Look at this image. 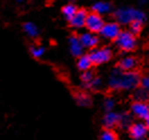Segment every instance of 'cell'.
<instances>
[{
    "instance_id": "11",
    "label": "cell",
    "mask_w": 149,
    "mask_h": 140,
    "mask_svg": "<svg viewBox=\"0 0 149 140\" xmlns=\"http://www.w3.org/2000/svg\"><path fill=\"white\" fill-rule=\"evenodd\" d=\"M91 9H92L91 11L96 13L101 16L109 15L113 11V3L111 1H106V0H96L92 3Z\"/></svg>"
},
{
    "instance_id": "21",
    "label": "cell",
    "mask_w": 149,
    "mask_h": 140,
    "mask_svg": "<svg viewBox=\"0 0 149 140\" xmlns=\"http://www.w3.org/2000/svg\"><path fill=\"white\" fill-rule=\"evenodd\" d=\"M77 10H78V7L74 3H65V6L61 8V14L65 17V20L69 22L70 19L72 18V16L76 14Z\"/></svg>"
},
{
    "instance_id": "2",
    "label": "cell",
    "mask_w": 149,
    "mask_h": 140,
    "mask_svg": "<svg viewBox=\"0 0 149 140\" xmlns=\"http://www.w3.org/2000/svg\"><path fill=\"white\" fill-rule=\"evenodd\" d=\"M113 20L119 23L120 25H130L132 22H140L145 24L147 22V14L140 8L132 6H121L112 11Z\"/></svg>"
},
{
    "instance_id": "18",
    "label": "cell",
    "mask_w": 149,
    "mask_h": 140,
    "mask_svg": "<svg viewBox=\"0 0 149 140\" xmlns=\"http://www.w3.org/2000/svg\"><path fill=\"white\" fill-rule=\"evenodd\" d=\"M132 123H133V115L130 113V111L120 112V121H119L118 128L123 129V130H128Z\"/></svg>"
},
{
    "instance_id": "1",
    "label": "cell",
    "mask_w": 149,
    "mask_h": 140,
    "mask_svg": "<svg viewBox=\"0 0 149 140\" xmlns=\"http://www.w3.org/2000/svg\"><path fill=\"white\" fill-rule=\"evenodd\" d=\"M141 75L139 71H122L114 67L107 77V87L114 92H131L140 86Z\"/></svg>"
},
{
    "instance_id": "27",
    "label": "cell",
    "mask_w": 149,
    "mask_h": 140,
    "mask_svg": "<svg viewBox=\"0 0 149 140\" xmlns=\"http://www.w3.org/2000/svg\"><path fill=\"white\" fill-rule=\"evenodd\" d=\"M140 87L145 88L147 92H149V72L147 75L141 76V79H140Z\"/></svg>"
},
{
    "instance_id": "22",
    "label": "cell",
    "mask_w": 149,
    "mask_h": 140,
    "mask_svg": "<svg viewBox=\"0 0 149 140\" xmlns=\"http://www.w3.org/2000/svg\"><path fill=\"white\" fill-rule=\"evenodd\" d=\"M29 50V53L31 56H33L34 59H42L44 54H45V47L43 45H38V44H35V45H29L28 47Z\"/></svg>"
},
{
    "instance_id": "14",
    "label": "cell",
    "mask_w": 149,
    "mask_h": 140,
    "mask_svg": "<svg viewBox=\"0 0 149 140\" xmlns=\"http://www.w3.org/2000/svg\"><path fill=\"white\" fill-rule=\"evenodd\" d=\"M120 121V112H106L103 116V127L104 129H115L119 125Z\"/></svg>"
},
{
    "instance_id": "25",
    "label": "cell",
    "mask_w": 149,
    "mask_h": 140,
    "mask_svg": "<svg viewBox=\"0 0 149 140\" xmlns=\"http://www.w3.org/2000/svg\"><path fill=\"white\" fill-rule=\"evenodd\" d=\"M142 29H143V24L142 23H140V22H132L129 25V29L128 31H130L133 35L137 36L138 34H140L142 32Z\"/></svg>"
},
{
    "instance_id": "7",
    "label": "cell",
    "mask_w": 149,
    "mask_h": 140,
    "mask_svg": "<svg viewBox=\"0 0 149 140\" xmlns=\"http://www.w3.org/2000/svg\"><path fill=\"white\" fill-rule=\"evenodd\" d=\"M79 36V41L81 43V45L85 50H93L96 47L100 45V42H101V38L98 36V34H95V33H91V32H84L81 33Z\"/></svg>"
},
{
    "instance_id": "30",
    "label": "cell",
    "mask_w": 149,
    "mask_h": 140,
    "mask_svg": "<svg viewBox=\"0 0 149 140\" xmlns=\"http://www.w3.org/2000/svg\"><path fill=\"white\" fill-rule=\"evenodd\" d=\"M143 122H145V124H146V127H147V129H148V131H149V116Z\"/></svg>"
},
{
    "instance_id": "4",
    "label": "cell",
    "mask_w": 149,
    "mask_h": 140,
    "mask_svg": "<svg viewBox=\"0 0 149 140\" xmlns=\"http://www.w3.org/2000/svg\"><path fill=\"white\" fill-rule=\"evenodd\" d=\"M88 56L92 60L93 65H106L113 59V50L109 45H102V47L98 45L93 50H91Z\"/></svg>"
},
{
    "instance_id": "31",
    "label": "cell",
    "mask_w": 149,
    "mask_h": 140,
    "mask_svg": "<svg viewBox=\"0 0 149 140\" xmlns=\"http://www.w3.org/2000/svg\"><path fill=\"white\" fill-rule=\"evenodd\" d=\"M63 1H65L67 3H74L77 0H63Z\"/></svg>"
},
{
    "instance_id": "10",
    "label": "cell",
    "mask_w": 149,
    "mask_h": 140,
    "mask_svg": "<svg viewBox=\"0 0 149 140\" xmlns=\"http://www.w3.org/2000/svg\"><path fill=\"white\" fill-rule=\"evenodd\" d=\"M139 65V60L134 56H124L119 60L116 67L122 71H133Z\"/></svg>"
},
{
    "instance_id": "23",
    "label": "cell",
    "mask_w": 149,
    "mask_h": 140,
    "mask_svg": "<svg viewBox=\"0 0 149 140\" xmlns=\"http://www.w3.org/2000/svg\"><path fill=\"white\" fill-rule=\"evenodd\" d=\"M100 140H120V138L114 129H103L100 134Z\"/></svg>"
},
{
    "instance_id": "13",
    "label": "cell",
    "mask_w": 149,
    "mask_h": 140,
    "mask_svg": "<svg viewBox=\"0 0 149 140\" xmlns=\"http://www.w3.org/2000/svg\"><path fill=\"white\" fill-rule=\"evenodd\" d=\"M68 44H69V52L70 54L74 58H78L81 54H84L85 49L83 47L80 41H79V36L76 35V34H72L68 38Z\"/></svg>"
},
{
    "instance_id": "15",
    "label": "cell",
    "mask_w": 149,
    "mask_h": 140,
    "mask_svg": "<svg viewBox=\"0 0 149 140\" xmlns=\"http://www.w3.org/2000/svg\"><path fill=\"white\" fill-rule=\"evenodd\" d=\"M74 100L79 107H89L93 104V97L87 91H78L74 94Z\"/></svg>"
},
{
    "instance_id": "32",
    "label": "cell",
    "mask_w": 149,
    "mask_h": 140,
    "mask_svg": "<svg viewBox=\"0 0 149 140\" xmlns=\"http://www.w3.org/2000/svg\"><path fill=\"white\" fill-rule=\"evenodd\" d=\"M130 140H142V139H130Z\"/></svg>"
},
{
    "instance_id": "17",
    "label": "cell",
    "mask_w": 149,
    "mask_h": 140,
    "mask_svg": "<svg viewBox=\"0 0 149 140\" xmlns=\"http://www.w3.org/2000/svg\"><path fill=\"white\" fill-rule=\"evenodd\" d=\"M93 67L92 63V60L88 56V53H84L80 56L77 58V68L83 72V71H87V70H91Z\"/></svg>"
},
{
    "instance_id": "24",
    "label": "cell",
    "mask_w": 149,
    "mask_h": 140,
    "mask_svg": "<svg viewBox=\"0 0 149 140\" xmlns=\"http://www.w3.org/2000/svg\"><path fill=\"white\" fill-rule=\"evenodd\" d=\"M116 103H115V100L111 97V96H107L103 100V110L106 112H112L114 111V107H115Z\"/></svg>"
},
{
    "instance_id": "9",
    "label": "cell",
    "mask_w": 149,
    "mask_h": 140,
    "mask_svg": "<svg viewBox=\"0 0 149 140\" xmlns=\"http://www.w3.org/2000/svg\"><path fill=\"white\" fill-rule=\"evenodd\" d=\"M129 136L131 137V139H142L145 140V138L148 134V129L145 124V122H133L129 127L128 129Z\"/></svg>"
},
{
    "instance_id": "3",
    "label": "cell",
    "mask_w": 149,
    "mask_h": 140,
    "mask_svg": "<svg viewBox=\"0 0 149 140\" xmlns=\"http://www.w3.org/2000/svg\"><path fill=\"white\" fill-rule=\"evenodd\" d=\"M114 43H115L116 47L124 53H130L132 51H134L138 47L137 36L133 35L128 29H122L119 36L115 38Z\"/></svg>"
},
{
    "instance_id": "20",
    "label": "cell",
    "mask_w": 149,
    "mask_h": 140,
    "mask_svg": "<svg viewBox=\"0 0 149 140\" xmlns=\"http://www.w3.org/2000/svg\"><path fill=\"white\" fill-rule=\"evenodd\" d=\"M103 79L100 77V76H95L93 79L88 83V84L86 85H83V87H84L86 91H91V92H97V91H100L101 88L103 87Z\"/></svg>"
},
{
    "instance_id": "34",
    "label": "cell",
    "mask_w": 149,
    "mask_h": 140,
    "mask_svg": "<svg viewBox=\"0 0 149 140\" xmlns=\"http://www.w3.org/2000/svg\"><path fill=\"white\" fill-rule=\"evenodd\" d=\"M148 51H149V49H148Z\"/></svg>"
},
{
    "instance_id": "8",
    "label": "cell",
    "mask_w": 149,
    "mask_h": 140,
    "mask_svg": "<svg viewBox=\"0 0 149 140\" xmlns=\"http://www.w3.org/2000/svg\"><path fill=\"white\" fill-rule=\"evenodd\" d=\"M130 113L134 118L145 121L149 116V103L132 101L130 105Z\"/></svg>"
},
{
    "instance_id": "28",
    "label": "cell",
    "mask_w": 149,
    "mask_h": 140,
    "mask_svg": "<svg viewBox=\"0 0 149 140\" xmlns=\"http://www.w3.org/2000/svg\"><path fill=\"white\" fill-rule=\"evenodd\" d=\"M149 0H138V3H139L140 6H146L147 3H148Z\"/></svg>"
},
{
    "instance_id": "6",
    "label": "cell",
    "mask_w": 149,
    "mask_h": 140,
    "mask_svg": "<svg viewBox=\"0 0 149 140\" xmlns=\"http://www.w3.org/2000/svg\"><path fill=\"white\" fill-rule=\"evenodd\" d=\"M104 24H105V19H104L103 16L96 14V13H93V11L87 14L86 22H85V28L88 32L98 34Z\"/></svg>"
},
{
    "instance_id": "26",
    "label": "cell",
    "mask_w": 149,
    "mask_h": 140,
    "mask_svg": "<svg viewBox=\"0 0 149 140\" xmlns=\"http://www.w3.org/2000/svg\"><path fill=\"white\" fill-rule=\"evenodd\" d=\"M94 77H95V74H94L93 70L91 69V70H87V71H83V72H81V75H80V80H81L83 85H86V84H88Z\"/></svg>"
},
{
    "instance_id": "33",
    "label": "cell",
    "mask_w": 149,
    "mask_h": 140,
    "mask_svg": "<svg viewBox=\"0 0 149 140\" xmlns=\"http://www.w3.org/2000/svg\"><path fill=\"white\" fill-rule=\"evenodd\" d=\"M146 140H149V139H146Z\"/></svg>"
},
{
    "instance_id": "16",
    "label": "cell",
    "mask_w": 149,
    "mask_h": 140,
    "mask_svg": "<svg viewBox=\"0 0 149 140\" xmlns=\"http://www.w3.org/2000/svg\"><path fill=\"white\" fill-rule=\"evenodd\" d=\"M23 32L31 38H37L40 36V28L33 22H25L23 24Z\"/></svg>"
},
{
    "instance_id": "19",
    "label": "cell",
    "mask_w": 149,
    "mask_h": 140,
    "mask_svg": "<svg viewBox=\"0 0 149 140\" xmlns=\"http://www.w3.org/2000/svg\"><path fill=\"white\" fill-rule=\"evenodd\" d=\"M132 92H133V94H132L133 101H136V102L149 103V92H147L145 88H142V87L139 86L138 88H136Z\"/></svg>"
},
{
    "instance_id": "29",
    "label": "cell",
    "mask_w": 149,
    "mask_h": 140,
    "mask_svg": "<svg viewBox=\"0 0 149 140\" xmlns=\"http://www.w3.org/2000/svg\"><path fill=\"white\" fill-rule=\"evenodd\" d=\"M15 2H16V5L22 6V5H24V3L26 2V0H15Z\"/></svg>"
},
{
    "instance_id": "5",
    "label": "cell",
    "mask_w": 149,
    "mask_h": 140,
    "mask_svg": "<svg viewBox=\"0 0 149 140\" xmlns=\"http://www.w3.org/2000/svg\"><path fill=\"white\" fill-rule=\"evenodd\" d=\"M122 26L116 23L115 20H107L105 22V24L103 25L102 29L98 33V36L102 38L103 40L106 41H115V38L119 36V34L121 33Z\"/></svg>"
},
{
    "instance_id": "12",
    "label": "cell",
    "mask_w": 149,
    "mask_h": 140,
    "mask_svg": "<svg viewBox=\"0 0 149 140\" xmlns=\"http://www.w3.org/2000/svg\"><path fill=\"white\" fill-rule=\"evenodd\" d=\"M88 11L84 8H78L76 11L72 18L70 19L68 23L70 25V27L74 28V29H81L85 27V22H86V17H87Z\"/></svg>"
}]
</instances>
